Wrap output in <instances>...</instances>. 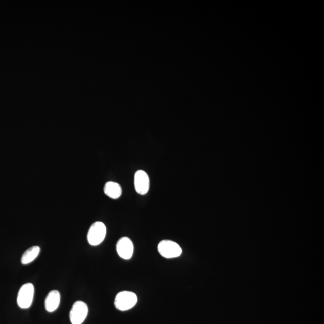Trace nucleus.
<instances>
[{"instance_id":"1","label":"nucleus","mask_w":324,"mask_h":324,"mask_svg":"<svg viewBox=\"0 0 324 324\" xmlns=\"http://www.w3.org/2000/svg\"><path fill=\"white\" fill-rule=\"evenodd\" d=\"M137 302V297L133 292L123 291L118 293L115 297L114 305L118 310L124 312L135 306Z\"/></svg>"},{"instance_id":"2","label":"nucleus","mask_w":324,"mask_h":324,"mask_svg":"<svg viewBox=\"0 0 324 324\" xmlns=\"http://www.w3.org/2000/svg\"><path fill=\"white\" fill-rule=\"evenodd\" d=\"M158 249L160 255L167 259L178 258L182 252V248L177 243L169 240H162L159 243Z\"/></svg>"},{"instance_id":"3","label":"nucleus","mask_w":324,"mask_h":324,"mask_svg":"<svg viewBox=\"0 0 324 324\" xmlns=\"http://www.w3.org/2000/svg\"><path fill=\"white\" fill-rule=\"evenodd\" d=\"M34 295V287L33 284H25L19 289L17 303L19 307L22 309L30 308L33 303Z\"/></svg>"},{"instance_id":"4","label":"nucleus","mask_w":324,"mask_h":324,"mask_svg":"<svg viewBox=\"0 0 324 324\" xmlns=\"http://www.w3.org/2000/svg\"><path fill=\"white\" fill-rule=\"evenodd\" d=\"M107 227L104 223L96 222L93 223L87 234L88 242L92 246H98L104 241Z\"/></svg>"},{"instance_id":"5","label":"nucleus","mask_w":324,"mask_h":324,"mask_svg":"<svg viewBox=\"0 0 324 324\" xmlns=\"http://www.w3.org/2000/svg\"><path fill=\"white\" fill-rule=\"evenodd\" d=\"M88 314L87 304L82 301H77L73 304L70 312V320L72 324H82Z\"/></svg>"},{"instance_id":"6","label":"nucleus","mask_w":324,"mask_h":324,"mask_svg":"<svg viewBox=\"0 0 324 324\" xmlns=\"http://www.w3.org/2000/svg\"><path fill=\"white\" fill-rule=\"evenodd\" d=\"M117 252L121 258L130 259L133 255L134 245L129 237H123L118 240L116 245Z\"/></svg>"},{"instance_id":"7","label":"nucleus","mask_w":324,"mask_h":324,"mask_svg":"<svg viewBox=\"0 0 324 324\" xmlns=\"http://www.w3.org/2000/svg\"><path fill=\"white\" fill-rule=\"evenodd\" d=\"M134 184L137 194L141 195H146L150 189V178L148 174L143 170L137 171L134 175Z\"/></svg>"},{"instance_id":"8","label":"nucleus","mask_w":324,"mask_h":324,"mask_svg":"<svg viewBox=\"0 0 324 324\" xmlns=\"http://www.w3.org/2000/svg\"><path fill=\"white\" fill-rule=\"evenodd\" d=\"M61 296L59 291L53 290L48 293L46 297L45 309L48 312H53L59 307L60 303Z\"/></svg>"},{"instance_id":"9","label":"nucleus","mask_w":324,"mask_h":324,"mask_svg":"<svg viewBox=\"0 0 324 324\" xmlns=\"http://www.w3.org/2000/svg\"><path fill=\"white\" fill-rule=\"evenodd\" d=\"M104 193L112 199L119 198L122 194L121 186L117 182L109 181L104 186Z\"/></svg>"},{"instance_id":"10","label":"nucleus","mask_w":324,"mask_h":324,"mask_svg":"<svg viewBox=\"0 0 324 324\" xmlns=\"http://www.w3.org/2000/svg\"><path fill=\"white\" fill-rule=\"evenodd\" d=\"M40 250V247L38 246H32L28 249L22 256L21 260L22 264L27 265L33 262L39 255Z\"/></svg>"}]
</instances>
